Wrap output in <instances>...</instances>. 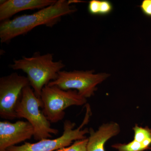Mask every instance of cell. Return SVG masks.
<instances>
[{"mask_svg":"<svg viewBox=\"0 0 151 151\" xmlns=\"http://www.w3.org/2000/svg\"><path fill=\"white\" fill-rule=\"evenodd\" d=\"M86 106L84 119L77 128H75V123L65 120L63 124V132L60 137L51 139H43L37 142H25L21 145L11 147L7 151H55L70 146L75 141L86 139V135L89 134V129L84 127L89 123L92 116L90 105L86 104Z\"/></svg>","mask_w":151,"mask_h":151,"instance_id":"4","label":"cell"},{"mask_svg":"<svg viewBox=\"0 0 151 151\" xmlns=\"http://www.w3.org/2000/svg\"><path fill=\"white\" fill-rule=\"evenodd\" d=\"M88 139L75 141L70 145L55 151H87Z\"/></svg>","mask_w":151,"mask_h":151,"instance_id":"13","label":"cell"},{"mask_svg":"<svg viewBox=\"0 0 151 151\" xmlns=\"http://www.w3.org/2000/svg\"><path fill=\"white\" fill-rule=\"evenodd\" d=\"M40 99L42 112L50 123L62 121L65 111L73 106L86 105L87 100L76 90H64L58 86L47 85L42 89Z\"/></svg>","mask_w":151,"mask_h":151,"instance_id":"5","label":"cell"},{"mask_svg":"<svg viewBox=\"0 0 151 151\" xmlns=\"http://www.w3.org/2000/svg\"><path fill=\"white\" fill-rule=\"evenodd\" d=\"M40 98L36 95L30 85L23 89L20 99L16 107L17 118L27 120L34 130V138L40 141L50 139L52 135L58 134L57 129L52 128L50 122L47 119L42 111Z\"/></svg>","mask_w":151,"mask_h":151,"instance_id":"3","label":"cell"},{"mask_svg":"<svg viewBox=\"0 0 151 151\" xmlns=\"http://www.w3.org/2000/svg\"><path fill=\"white\" fill-rule=\"evenodd\" d=\"M65 66L62 60L55 61L52 53L41 55L39 52L31 57L14 60L10 65L13 70H21L26 73L30 86L39 98L44 86L56 79Z\"/></svg>","mask_w":151,"mask_h":151,"instance_id":"2","label":"cell"},{"mask_svg":"<svg viewBox=\"0 0 151 151\" xmlns=\"http://www.w3.org/2000/svg\"><path fill=\"white\" fill-rule=\"evenodd\" d=\"M134 140L142 144L145 150L151 146V130L148 127H142L136 124L133 128Z\"/></svg>","mask_w":151,"mask_h":151,"instance_id":"11","label":"cell"},{"mask_svg":"<svg viewBox=\"0 0 151 151\" xmlns=\"http://www.w3.org/2000/svg\"><path fill=\"white\" fill-rule=\"evenodd\" d=\"M100 0H92L89 3L88 10L89 13L93 15H99Z\"/></svg>","mask_w":151,"mask_h":151,"instance_id":"15","label":"cell"},{"mask_svg":"<svg viewBox=\"0 0 151 151\" xmlns=\"http://www.w3.org/2000/svg\"><path fill=\"white\" fill-rule=\"evenodd\" d=\"M113 10L112 3L107 0L100 1V14L104 16L111 13Z\"/></svg>","mask_w":151,"mask_h":151,"instance_id":"14","label":"cell"},{"mask_svg":"<svg viewBox=\"0 0 151 151\" xmlns=\"http://www.w3.org/2000/svg\"><path fill=\"white\" fill-rule=\"evenodd\" d=\"M118 151H144L145 150L142 144L133 140L127 144H116L112 146Z\"/></svg>","mask_w":151,"mask_h":151,"instance_id":"12","label":"cell"},{"mask_svg":"<svg viewBox=\"0 0 151 151\" xmlns=\"http://www.w3.org/2000/svg\"><path fill=\"white\" fill-rule=\"evenodd\" d=\"M71 1L58 0L53 4L30 14L19 16L1 22L0 40L2 43H8L19 36L24 35L40 26L52 27L63 17L76 12L70 5Z\"/></svg>","mask_w":151,"mask_h":151,"instance_id":"1","label":"cell"},{"mask_svg":"<svg viewBox=\"0 0 151 151\" xmlns=\"http://www.w3.org/2000/svg\"><path fill=\"white\" fill-rule=\"evenodd\" d=\"M120 132V125L115 122L103 124L96 131L90 128L87 151H105V145L106 142L119 134Z\"/></svg>","mask_w":151,"mask_h":151,"instance_id":"10","label":"cell"},{"mask_svg":"<svg viewBox=\"0 0 151 151\" xmlns=\"http://www.w3.org/2000/svg\"><path fill=\"white\" fill-rule=\"evenodd\" d=\"M30 85L27 76L14 72L0 78V117L9 121L17 119L16 107L23 89Z\"/></svg>","mask_w":151,"mask_h":151,"instance_id":"7","label":"cell"},{"mask_svg":"<svg viewBox=\"0 0 151 151\" xmlns=\"http://www.w3.org/2000/svg\"><path fill=\"white\" fill-rule=\"evenodd\" d=\"M140 8L144 14L151 17V0H143Z\"/></svg>","mask_w":151,"mask_h":151,"instance_id":"16","label":"cell"},{"mask_svg":"<svg viewBox=\"0 0 151 151\" xmlns=\"http://www.w3.org/2000/svg\"><path fill=\"white\" fill-rule=\"evenodd\" d=\"M34 135V130L27 121L12 123L0 122V151H7L11 147L30 139Z\"/></svg>","mask_w":151,"mask_h":151,"instance_id":"8","label":"cell"},{"mask_svg":"<svg viewBox=\"0 0 151 151\" xmlns=\"http://www.w3.org/2000/svg\"><path fill=\"white\" fill-rule=\"evenodd\" d=\"M110 76L106 73H94V70H61L57 78L47 85L58 86L64 90H74L86 99L94 95L97 86Z\"/></svg>","mask_w":151,"mask_h":151,"instance_id":"6","label":"cell"},{"mask_svg":"<svg viewBox=\"0 0 151 151\" xmlns=\"http://www.w3.org/2000/svg\"><path fill=\"white\" fill-rule=\"evenodd\" d=\"M56 0H7L0 4V21L10 19L15 14L28 10L41 9L54 4Z\"/></svg>","mask_w":151,"mask_h":151,"instance_id":"9","label":"cell"}]
</instances>
